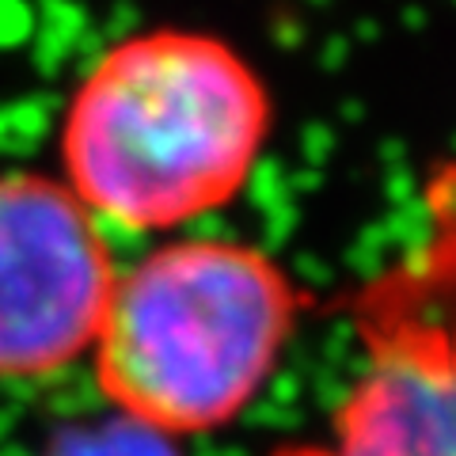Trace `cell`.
I'll list each match as a JSON object with an SVG mask.
<instances>
[{
    "instance_id": "1",
    "label": "cell",
    "mask_w": 456,
    "mask_h": 456,
    "mask_svg": "<svg viewBox=\"0 0 456 456\" xmlns=\"http://www.w3.org/2000/svg\"><path fill=\"white\" fill-rule=\"evenodd\" d=\"M270 134V84L232 42L149 27L107 46L69 95L61 183L99 224L175 232L248 191Z\"/></svg>"
},
{
    "instance_id": "2",
    "label": "cell",
    "mask_w": 456,
    "mask_h": 456,
    "mask_svg": "<svg viewBox=\"0 0 456 456\" xmlns=\"http://www.w3.org/2000/svg\"><path fill=\"white\" fill-rule=\"evenodd\" d=\"M305 308L289 270L248 240H164L114 274L92 342L99 392L156 437L217 434L259 399Z\"/></svg>"
},
{
    "instance_id": "3",
    "label": "cell",
    "mask_w": 456,
    "mask_h": 456,
    "mask_svg": "<svg viewBox=\"0 0 456 456\" xmlns=\"http://www.w3.org/2000/svg\"><path fill=\"white\" fill-rule=\"evenodd\" d=\"M411 244L354 285L358 369L323 430L270 456H456V160L422 187Z\"/></svg>"
},
{
    "instance_id": "4",
    "label": "cell",
    "mask_w": 456,
    "mask_h": 456,
    "mask_svg": "<svg viewBox=\"0 0 456 456\" xmlns=\"http://www.w3.org/2000/svg\"><path fill=\"white\" fill-rule=\"evenodd\" d=\"M118 266L103 224L42 171H0V380H46L92 354Z\"/></svg>"
},
{
    "instance_id": "5",
    "label": "cell",
    "mask_w": 456,
    "mask_h": 456,
    "mask_svg": "<svg viewBox=\"0 0 456 456\" xmlns=\"http://www.w3.org/2000/svg\"><path fill=\"white\" fill-rule=\"evenodd\" d=\"M53 456H167V437H156L141 426L114 419L103 434H80L69 445H61Z\"/></svg>"
}]
</instances>
